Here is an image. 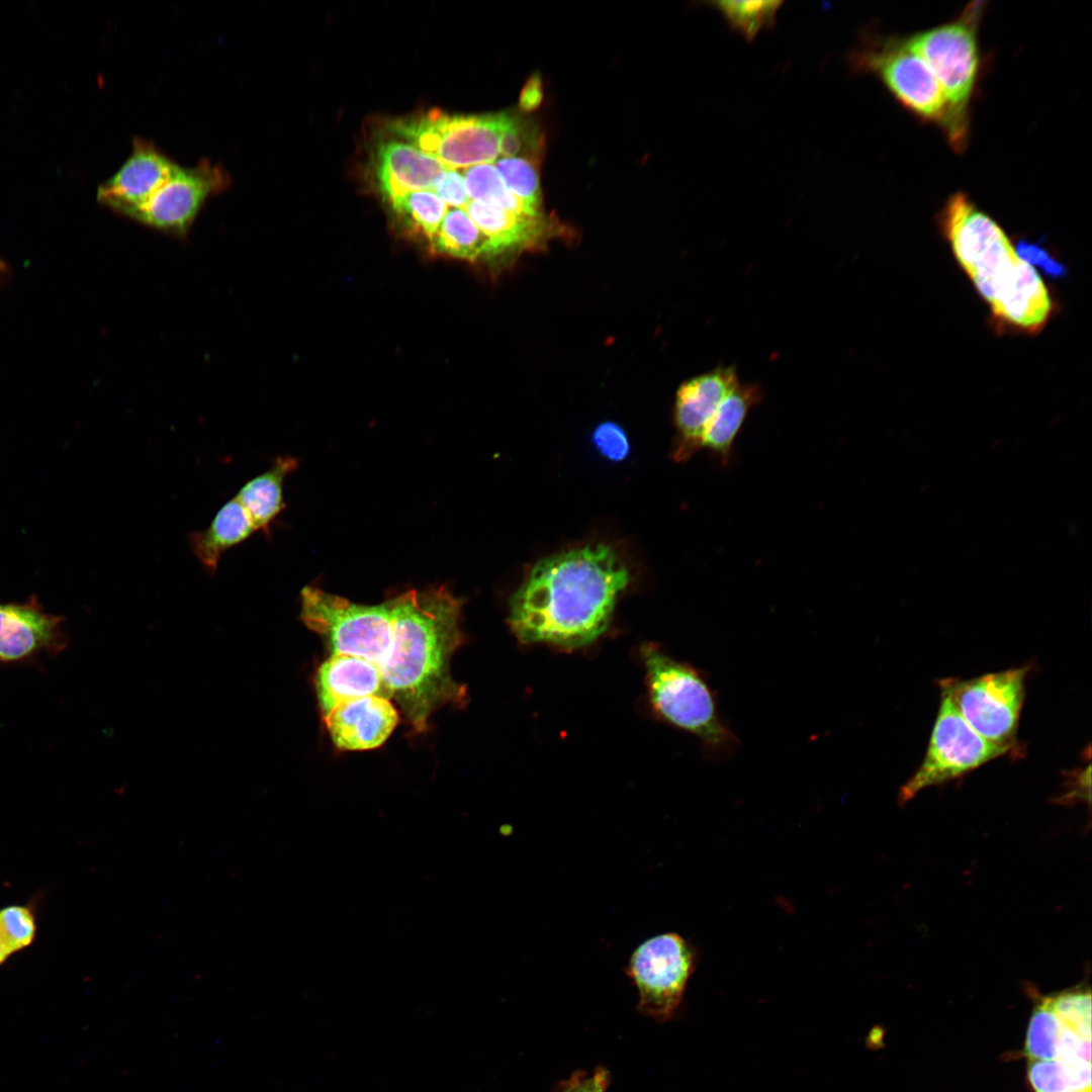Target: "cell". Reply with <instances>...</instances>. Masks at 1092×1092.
<instances>
[{"label":"cell","instance_id":"1","mask_svg":"<svg viewBox=\"0 0 1092 1092\" xmlns=\"http://www.w3.org/2000/svg\"><path fill=\"white\" fill-rule=\"evenodd\" d=\"M628 581L627 567L603 543L543 558L510 599V626L524 643L587 645L608 627Z\"/></svg>","mask_w":1092,"mask_h":1092},{"label":"cell","instance_id":"2","mask_svg":"<svg viewBox=\"0 0 1092 1092\" xmlns=\"http://www.w3.org/2000/svg\"><path fill=\"white\" fill-rule=\"evenodd\" d=\"M391 642L379 665L384 685L417 732L429 728L431 715L447 704L461 705L466 688L450 669L464 641V600L444 584L412 588L387 600Z\"/></svg>","mask_w":1092,"mask_h":1092},{"label":"cell","instance_id":"3","mask_svg":"<svg viewBox=\"0 0 1092 1092\" xmlns=\"http://www.w3.org/2000/svg\"><path fill=\"white\" fill-rule=\"evenodd\" d=\"M939 221L957 261L993 315L1021 332H1039L1053 310L1051 295L1003 229L964 192L948 197Z\"/></svg>","mask_w":1092,"mask_h":1092},{"label":"cell","instance_id":"4","mask_svg":"<svg viewBox=\"0 0 1092 1092\" xmlns=\"http://www.w3.org/2000/svg\"><path fill=\"white\" fill-rule=\"evenodd\" d=\"M648 697L664 722L697 737L708 758L731 757L739 740L718 709L717 698L704 673L678 661L655 644L641 646Z\"/></svg>","mask_w":1092,"mask_h":1092},{"label":"cell","instance_id":"5","mask_svg":"<svg viewBox=\"0 0 1092 1092\" xmlns=\"http://www.w3.org/2000/svg\"><path fill=\"white\" fill-rule=\"evenodd\" d=\"M984 4L972 2L956 19L906 37L942 89L947 105L943 131L956 151H962L968 141L970 106L980 69L978 30Z\"/></svg>","mask_w":1092,"mask_h":1092},{"label":"cell","instance_id":"6","mask_svg":"<svg viewBox=\"0 0 1092 1092\" xmlns=\"http://www.w3.org/2000/svg\"><path fill=\"white\" fill-rule=\"evenodd\" d=\"M510 114H449L438 109L388 123L400 140L433 157L447 169L491 164L500 155V140Z\"/></svg>","mask_w":1092,"mask_h":1092},{"label":"cell","instance_id":"7","mask_svg":"<svg viewBox=\"0 0 1092 1092\" xmlns=\"http://www.w3.org/2000/svg\"><path fill=\"white\" fill-rule=\"evenodd\" d=\"M300 620L326 640L332 654L366 659L378 667L391 642L388 602L361 605L306 585L300 592Z\"/></svg>","mask_w":1092,"mask_h":1092},{"label":"cell","instance_id":"8","mask_svg":"<svg viewBox=\"0 0 1092 1092\" xmlns=\"http://www.w3.org/2000/svg\"><path fill=\"white\" fill-rule=\"evenodd\" d=\"M856 72L877 76L910 112L942 129L947 105L942 89L925 60L906 37L868 35L848 57Z\"/></svg>","mask_w":1092,"mask_h":1092},{"label":"cell","instance_id":"9","mask_svg":"<svg viewBox=\"0 0 1092 1092\" xmlns=\"http://www.w3.org/2000/svg\"><path fill=\"white\" fill-rule=\"evenodd\" d=\"M1022 750L992 743L979 735L961 716L949 696L940 690L937 715L921 764L899 791L906 804L920 791L956 780L1004 755Z\"/></svg>","mask_w":1092,"mask_h":1092},{"label":"cell","instance_id":"10","mask_svg":"<svg viewBox=\"0 0 1092 1092\" xmlns=\"http://www.w3.org/2000/svg\"><path fill=\"white\" fill-rule=\"evenodd\" d=\"M1029 666L1009 668L961 679L941 678L938 686L965 721L986 740L1021 749L1017 739Z\"/></svg>","mask_w":1092,"mask_h":1092},{"label":"cell","instance_id":"11","mask_svg":"<svg viewBox=\"0 0 1092 1092\" xmlns=\"http://www.w3.org/2000/svg\"><path fill=\"white\" fill-rule=\"evenodd\" d=\"M695 968V954L676 933L642 942L632 953L627 974L638 991V1009L657 1021L669 1019L681 1002Z\"/></svg>","mask_w":1092,"mask_h":1092},{"label":"cell","instance_id":"12","mask_svg":"<svg viewBox=\"0 0 1092 1092\" xmlns=\"http://www.w3.org/2000/svg\"><path fill=\"white\" fill-rule=\"evenodd\" d=\"M231 176L220 164L201 160L176 169L169 180L129 218L161 232L185 237L209 196L223 192Z\"/></svg>","mask_w":1092,"mask_h":1092},{"label":"cell","instance_id":"13","mask_svg":"<svg viewBox=\"0 0 1092 1092\" xmlns=\"http://www.w3.org/2000/svg\"><path fill=\"white\" fill-rule=\"evenodd\" d=\"M734 365H719L682 382L675 394L672 457L681 462L702 449L705 429L724 398L739 384Z\"/></svg>","mask_w":1092,"mask_h":1092},{"label":"cell","instance_id":"14","mask_svg":"<svg viewBox=\"0 0 1092 1092\" xmlns=\"http://www.w3.org/2000/svg\"><path fill=\"white\" fill-rule=\"evenodd\" d=\"M178 166L154 142L134 138L129 157L99 186L97 199L130 217L169 180Z\"/></svg>","mask_w":1092,"mask_h":1092},{"label":"cell","instance_id":"15","mask_svg":"<svg viewBox=\"0 0 1092 1092\" xmlns=\"http://www.w3.org/2000/svg\"><path fill=\"white\" fill-rule=\"evenodd\" d=\"M323 720L339 749L361 751L382 745L397 725L399 715L388 698L367 696L335 707Z\"/></svg>","mask_w":1092,"mask_h":1092},{"label":"cell","instance_id":"16","mask_svg":"<svg viewBox=\"0 0 1092 1092\" xmlns=\"http://www.w3.org/2000/svg\"><path fill=\"white\" fill-rule=\"evenodd\" d=\"M63 620L44 613L35 600L0 603V661L21 660L39 651H62L67 644Z\"/></svg>","mask_w":1092,"mask_h":1092},{"label":"cell","instance_id":"17","mask_svg":"<svg viewBox=\"0 0 1092 1092\" xmlns=\"http://www.w3.org/2000/svg\"><path fill=\"white\" fill-rule=\"evenodd\" d=\"M447 168L431 156L397 139L378 144L376 177L390 204L413 191L432 190Z\"/></svg>","mask_w":1092,"mask_h":1092},{"label":"cell","instance_id":"18","mask_svg":"<svg viewBox=\"0 0 1092 1092\" xmlns=\"http://www.w3.org/2000/svg\"><path fill=\"white\" fill-rule=\"evenodd\" d=\"M314 682L323 716L345 702L362 697L390 699L379 667L360 657L332 654L318 666Z\"/></svg>","mask_w":1092,"mask_h":1092},{"label":"cell","instance_id":"19","mask_svg":"<svg viewBox=\"0 0 1092 1092\" xmlns=\"http://www.w3.org/2000/svg\"><path fill=\"white\" fill-rule=\"evenodd\" d=\"M763 397L756 382L739 384L724 398L708 423L702 449H707L713 463L721 468L732 461L734 441L741 431L747 415Z\"/></svg>","mask_w":1092,"mask_h":1092},{"label":"cell","instance_id":"20","mask_svg":"<svg viewBox=\"0 0 1092 1092\" xmlns=\"http://www.w3.org/2000/svg\"><path fill=\"white\" fill-rule=\"evenodd\" d=\"M255 532L247 512L236 497H233L217 511L206 529L192 532L188 536V542L204 570L213 575L222 554Z\"/></svg>","mask_w":1092,"mask_h":1092},{"label":"cell","instance_id":"21","mask_svg":"<svg viewBox=\"0 0 1092 1092\" xmlns=\"http://www.w3.org/2000/svg\"><path fill=\"white\" fill-rule=\"evenodd\" d=\"M297 468V460L280 456L273 465L247 481L237 492L236 499L250 517L256 531L270 533L273 521L284 510L283 482Z\"/></svg>","mask_w":1092,"mask_h":1092},{"label":"cell","instance_id":"22","mask_svg":"<svg viewBox=\"0 0 1092 1092\" xmlns=\"http://www.w3.org/2000/svg\"><path fill=\"white\" fill-rule=\"evenodd\" d=\"M464 210L487 237L493 254L533 243L542 234L543 224L539 216L521 215L473 200L466 204Z\"/></svg>","mask_w":1092,"mask_h":1092},{"label":"cell","instance_id":"23","mask_svg":"<svg viewBox=\"0 0 1092 1092\" xmlns=\"http://www.w3.org/2000/svg\"><path fill=\"white\" fill-rule=\"evenodd\" d=\"M431 244L437 253L459 259L474 260L493 254L489 240L464 208L447 211Z\"/></svg>","mask_w":1092,"mask_h":1092},{"label":"cell","instance_id":"24","mask_svg":"<svg viewBox=\"0 0 1092 1092\" xmlns=\"http://www.w3.org/2000/svg\"><path fill=\"white\" fill-rule=\"evenodd\" d=\"M463 177L470 200L499 206L508 211L534 216L526 204L506 187L492 164H479L464 169Z\"/></svg>","mask_w":1092,"mask_h":1092},{"label":"cell","instance_id":"25","mask_svg":"<svg viewBox=\"0 0 1092 1092\" xmlns=\"http://www.w3.org/2000/svg\"><path fill=\"white\" fill-rule=\"evenodd\" d=\"M1063 1021L1052 1008L1048 997L1035 1005L1030 1016L1024 1052L1029 1061L1057 1060Z\"/></svg>","mask_w":1092,"mask_h":1092},{"label":"cell","instance_id":"26","mask_svg":"<svg viewBox=\"0 0 1092 1092\" xmlns=\"http://www.w3.org/2000/svg\"><path fill=\"white\" fill-rule=\"evenodd\" d=\"M730 26L747 40L753 39L764 27L771 25L782 1H716L711 3Z\"/></svg>","mask_w":1092,"mask_h":1092},{"label":"cell","instance_id":"27","mask_svg":"<svg viewBox=\"0 0 1092 1092\" xmlns=\"http://www.w3.org/2000/svg\"><path fill=\"white\" fill-rule=\"evenodd\" d=\"M392 207L430 241L448 211V205L432 190L410 192L392 204Z\"/></svg>","mask_w":1092,"mask_h":1092},{"label":"cell","instance_id":"28","mask_svg":"<svg viewBox=\"0 0 1092 1092\" xmlns=\"http://www.w3.org/2000/svg\"><path fill=\"white\" fill-rule=\"evenodd\" d=\"M506 187L521 199L534 216H539L541 190L534 166L520 157L502 158L494 162Z\"/></svg>","mask_w":1092,"mask_h":1092},{"label":"cell","instance_id":"29","mask_svg":"<svg viewBox=\"0 0 1092 1092\" xmlns=\"http://www.w3.org/2000/svg\"><path fill=\"white\" fill-rule=\"evenodd\" d=\"M1056 1014L1080 1034L1091 1037V992L1077 988L1046 996Z\"/></svg>","mask_w":1092,"mask_h":1092},{"label":"cell","instance_id":"30","mask_svg":"<svg viewBox=\"0 0 1092 1092\" xmlns=\"http://www.w3.org/2000/svg\"><path fill=\"white\" fill-rule=\"evenodd\" d=\"M0 929L12 951L28 946L35 934L34 918L23 906H8L0 910Z\"/></svg>","mask_w":1092,"mask_h":1092},{"label":"cell","instance_id":"31","mask_svg":"<svg viewBox=\"0 0 1092 1092\" xmlns=\"http://www.w3.org/2000/svg\"><path fill=\"white\" fill-rule=\"evenodd\" d=\"M1028 1080L1035 1092H1070L1067 1066L1058 1060L1029 1061Z\"/></svg>","mask_w":1092,"mask_h":1092},{"label":"cell","instance_id":"32","mask_svg":"<svg viewBox=\"0 0 1092 1092\" xmlns=\"http://www.w3.org/2000/svg\"><path fill=\"white\" fill-rule=\"evenodd\" d=\"M597 451L610 461H623L629 455L630 443L624 429L614 422L600 424L592 434Z\"/></svg>","mask_w":1092,"mask_h":1092},{"label":"cell","instance_id":"33","mask_svg":"<svg viewBox=\"0 0 1092 1092\" xmlns=\"http://www.w3.org/2000/svg\"><path fill=\"white\" fill-rule=\"evenodd\" d=\"M1016 254L1028 265H1034L1052 277H1062L1067 273L1065 265L1037 243L1020 240L1016 245Z\"/></svg>","mask_w":1092,"mask_h":1092},{"label":"cell","instance_id":"34","mask_svg":"<svg viewBox=\"0 0 1092 1092\" xmlns=\"http://www.w3.org/2000/svg\"><path fill=\"white\" fill-rule=\"evenodd\" d=\"M611 1076L604 1067L593 1071H577L562 1081L554 1092H607Z\"/></svg>","mask_w":1092,"mask_h":1092},{"label":"cell","instance_id":"35","mask_svg":"<svg viewBox=\"0 0 1092 1092\" xmlns=\"http://www.w3.org/2000/svg\"><path fill=\"white\" fill-rule=\"evenodd\" d=\"M432 191L453 208H464L470 201L464 177L457 170L447 169L437 180Z\"/></svg>","mask_w":1092,"mask_h":1092},{"label":"cell","instance_id":"36","mask_svg":"<svg viewBox=\"0 0 1092 1092\" xmlns=\"http://www.w3.org/2000/svg\"><path fill=\"white\" fill-rule=\"evenodd\" d=\"M525 140L524 126L519 120L510 115L500 140V155L504 158L517 157L524 147Z\"/></svg>","mask_w":1092,"mask_h":1092},{"label":"cell","instance_id":"37","mask_svg":"<svg viewBox=\"0 0 1092 1092\" xmlns=\"http://www.w3.org/2000/svg\"><path fill=\"white\" fill-rule=\"evenodd\" d=\"M1069 790L1059 799V802H1071L1074 800L1090 801V763L1084 769L1074 770L1069 775L1066 784Z\"/></svg>","mask_w":1092,"mask_h":1092},{"label":"cell","instance_id":"38","mask_svg":"<svg viewBox=\"0 0 1092 1092\" xmlns=\"http://www.w3.org/2000/svg\"><path fill=\"white\" fill-rule=\"evenodd\" d=\"M542 101V86L538 77L533 76L527 81L520 96V107L525 111H531L539 106Z\"/></svg>","mask_w":1092,"mask_h":1092},{"label":"cell","instance_id":"39","mask_svg":"<svg viewBox=\"0 0 1092 1092\" xmlns=\"http://www.w3.org/2000/svg\"><path fill=\"white\" fill-rule=\"evenodd\" d=\"M12 953L1 929H0V965Z\"/></svg>","mask_w":1092,"mask_h":1092},{"label":"cell","instance_id":"40","mask_svg":"<svg viewBox=\"0 0 1092 1092\" xmlns=\"http://www.w3.org/2000/svg\"><path fill=\"white\" fill-rule=\"evenodd\" d=\"M7 273V266L0 260V278Z\"/></svg>","mask_w":1092,"mask_h":1092}]
</instances>
